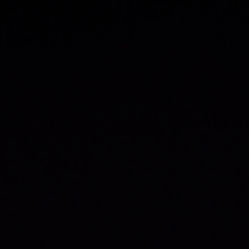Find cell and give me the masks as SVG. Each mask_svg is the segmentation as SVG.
Returning <instances> with one entry per match:
<instances>
[]
</instances>
